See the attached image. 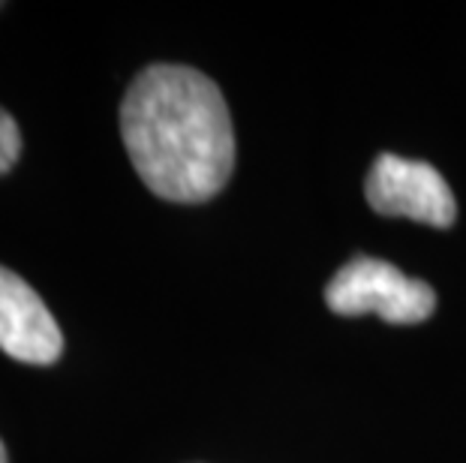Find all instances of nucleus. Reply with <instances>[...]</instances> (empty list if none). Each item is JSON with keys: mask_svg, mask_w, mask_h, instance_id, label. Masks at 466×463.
<instances>
[{"mask_svg": "<svg viewBox=\"0 0 466 463\" xmlns=\"http://www.w3.org/2000/svg\"><path fill=\"white\" fill-rule=\"evenodd\" d=\"M367 202L376 214L410 216L433 229H449L458 216L451 186L431 163L382 154L367 172Z\"/></svg>", "mask_w": 466, "mask_h": 463, "instance_id": "7ed1b4c3", "label": "nucleus"}, {"mask_svg": "<svg viewBox=\"0 0 466 463\" xmlns=\"http://www.w3.org/2000/svg\"><path fill=\"white\" fill-rule=\"evenodd\" d=\"M121 136L138 178L166 202H208L232 178L229 106L193 66L154 64L138 73L121 103Z\"/></svg>", "mask_w": 466, "mask_h": 463, "instance_id": "f257e3e1", "label": "nucleus"}, {"mask_svg": "<svg viewBox=\"0 0 466 463\" xmlns=\"http://www.w3.org/2000/svg\"><path fill=\"white\" fill-rule=\"evenodd\" d=\"M18 154H22V133H18L15 117L0 108V175L13 169Z\"/></svg>", "mask_w": 466, "mask_h": 463, "instance_id": "39448f33", "label": "nucleus"}, {"mask_svg": "<svg viewBox=\"0 0 466 463\" xmlns=\"http://www.w3.org/2000/svg\"><path fill=\"white\" fill-rule=\"evenodd\" d=\"M0 349L25 364H55L64 334L27 280L0 265Z\"/></svg>", "mask_w": 466, "mask_h": 463, "instance_id": "20e7f679", "label": "nucleus"}, {"mask_svg": "<svg viewBox=\"0 0 466 463\" xmlns=\"http://www.w3.org/2000/svg\"><path fill=\"white\" fill-rule=\"evenodd\" d=\"M0 463H9V458H6V446L0 442Z\"/></svg>", "mask_w": 466, "mask_h": 463, "instance_id": "423d86ee", "label": "nucleus"}, {"mask_svg": "<svg viewBox=\"0 0 466 463\" xmlns=\"http://www.w3.org/2000/svg\"><path fill=\"white\" fill-rule=\"evenodd\" d=\"M325 301L340 317L376 313L391 325H415L433 317L436 292L424 280L406 277L391 262L355 256L325 289Z\"/></svg>", "mask_w": 466, "mask_h": 463, "instance_id": "f03ea898", "label": "nucleus"}]
</instances>
